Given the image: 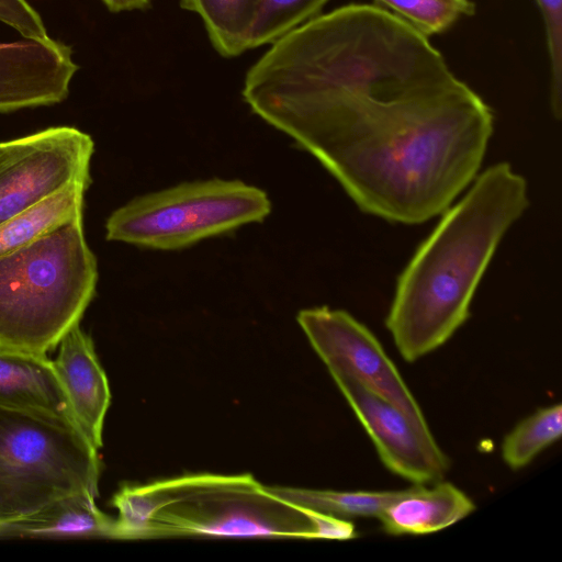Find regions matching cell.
<instances>
[{
    "instance_id": "9a60e30c",
    "label": "cell",
    "mask_w": 562,
    "mask_h": 562,
    "mask_svg": "<svg viewBox=\"0 0 562 562\" xmlns=\"http://www.w3.org/2000/svg\"><path fill=\"white\" fill-rule=\"evenodd\" d=\"M261 0H180L181 9L203 21L214 49L223 57L238 56L249 48L250 35Z\"/></svg>"
},
{
    "instance_id": "44dd1931",
    "label": "cell",
    "mask_w": 562,
    "mask_h": 562,
    "mask_svg": "<svg viewBox=\"0 0 562 562\" xmlns=\"http://www.w3.org/2000/svg\"><path fill=\"white\" fill-rule=\"evenodd\" d=\"M544 27L549 58V102L555 120L562 114V0H535Z\"/></svg>"
},
{
    "instance_id": "ffe728a7",
    "label": "cell",
    "mask_w": 562,
    "mask_h": 562,
    "mask_svg": "<svg viewBox=\"0 0 562 562\" xmlns=\"http://www.w3.org/2000/svg\"><path fill=\"white\" fill-rule=\"evenodd\" d=\"M376 4L404 19L427 36L449 30L463 9L449 0H374Z\"/></svg>"
},
{
    "instance_id": "6da1fadb",
    "label": "cell",
    "mask_w": 562,
    "mask_h": 562,
    "mask_svg": "<svg viewBox=\"0 0 562 562\" xmlns=\"http://www.w3.org/2000/svg\"><path fill=\"white\" fill-rule=\"evenodd\" d=\"M241 93L361 211L392 223L442 214L494 131L493 110L429 36L376 3L341 5L274 41Z\"/></svg>"
},
{
    "instance_id": "3957f363",
    "label": "cell",
    "mask_w": 562,
    "mask_h": 562,
    "mask_svg": "<svg viewBox=\"0 0 562 562\" xmlns=\"http://www.w3.org/2000/svg\"><path fill=\"white\" fill-rule=\"evenodd\" d=\"M111 505L119 512L115 539L356 537L348 519L282 501L250 474H190L124 485Z\"/></svg>"
},
{
    "instance_id": "603a6c76",
    "label": "cell",
    "mask_w": 562,
    "mask_h": 562,
    "mask_svg": "<svg viewBox=\"0 0 562 562\" xmlns=\"http://www.w3.org/2000/svg\"><path fill=\"white\" fill-rule=\"evenodd\" d=\"M109 11L117 13L132 10H147L153 0H102Z\"/></svg>"
},
{
    "instance_id": "52a82bcc",
    "label": "cell",
    "mask_w": 562,
    "mask_h": 562,
    "mask_svg": "<svg viewBox=\"0 0 562 562\" xmlns=\"http://www.w3.org/2000/svg\"><path fill=\"white\" fill-rule=\"evenodd\" d=\"M90 135L56 126L1 142L0 224L29 211L69 184L90 179Z\"/></svg>"
},
{
    "instance_id": "2e32d148",
    "label": "cell",
    "mask_w": 562,
    "mask_h": 562,
    "mask_svg": "<svg viewBox=\"0 0 562 562\" xmlns=\"http://www.w3.org/2000/svg\"><path fill=\"white\" fill-rule=\"evenodd\" d=\"M90 181L91 178L78 180L29 211L0 224V256L60 223L82 217L83 195Z\"/></svg>"
},
{
    "instance_id": "ba28073f",
    "label": "cell",
    "mask_w": 562,
    "mask_h": 562,
    "mask_svg": "<svg viewBox=\"0 0 562 562\" xmlns=\"http://www.w3.org/2000/svg\"><path fill=\"white\" fill-rule=\"evenodd\" d=\"M297 323L329 373H342L378 393L422 429L424 414L380 341L342 310L327 306L302 310Z\"/></svg>"
},
{
    "instance_id": "e0dca14e",
    "label": "cell",
    "mask_w": 562,
    "mask_h": 562,
    "mask_svg": "<svg viewBox=\"0 0 562 562\" xmlns=\"http://www.w3.org/2000/svg\"><path fill=\"white\" fill-rule=\"evenodd\" d=\"M266 490L295 506L322 514L349 519L375 517L394 501L401 491H331L280 485H265Z\"/></svg>"
},
{
    "instance_id": "d4e9b609",
    "label": "cell",
    "mask_w": 562,
    "mask_h": 562,
    "mask_svg": "<svg viewBox=\"0 0 562 562\" xmlns=\"http://www.w3.org/2000/svg\"><path fill=\"white\" fill-rule=\"evenodd\" d=\"M0 146H1V143H0Z\"/></svg>"
},
{
    "instance_id": "5b68a950",
    "label": "cell",
    "mask_w": 562,
    "mask_h": 562,
    "mask_svg": "<svg viewBox=\"0 0 562 562\" xmlns=\"http://www.w3.org/2000/svg\"><path fill=\"white\" fill-rule=\"evenodd\" d=\"M100 470L98 450L70 420L0 407V520L72 494L98 497Z\"/></svg>"
},
{
    "instance_id": "4fadbf2b",
    "label": "cell",
    "mask_w": 562,
    "mask_h": 562,
    "mask_svg": "<svg viewBox=\"0 0 562 562\" xmlns=\"http://www.w3.org/2000/svg\"><path fill=\"white\" fill-rule=\"evenodd\" d=\"M89 493L58 498L37 510L0 520V539H115V519Z\"/></svg>"
},
{
    "instance_id": "cb8c5ba5",
    "label": "cell",
    "mask_w": 562,
    "mask_h": 562,
    "mask_svg": "<svg viewBox=\"0 0 562 562\" xmlns=\"http://www.w3.org/2000/svg\"><path fill=\"white\" fill-rule=\"evenodd\" d=\"M464 10L468 16L475 13V5L470 0H449Z\"/></svg>"
},
{
    "instance_id": "7c38bea8",
    "label": "cell",
    "mask_w": 562,
    "mask_h": 562,
    "mask_svg": "<svg viewBox=\"0 0 562 562\" xmlns=\"http://www.w3.org/2000/svg\"><path fill=\"white\" fill-rule=\"evenodd\" d=\"M0 407L54 415L76 425L53 361L46 355L0 346Z\"/></svg>"
},
{
    "instance_id": "9c48e42d",
    "label": "cell",
    "mask_w": 562,
    "mask_h": 562,
    "mask_svg": "<svg viewBox=\"0 0 562 562\" xmlns=\"http://www.w3.org/2000/svg\"><path fill=\"white\" fill-rule=\"evenodd\" d=\"M330 375L391 472L415 484L443 479L449 460L430 429H422L398 407L351 376Z\"/></svg>"
},
{
    "instance_id": "7a4b0ae2",
    "label": "cell",
    "mask_w": 562,
    "mask_h": 562,
    "mask_svg": "<svg viewBox=\"0 0 562 562\" xmlns=\"http://www.w3.org/2000/svg\"><path fill=\"white\" fill-rule=\"evenodd\" d=\"M528 205L526 179L503 161L442 213L398 276L385 319L402 358L414 362L432 352L469 318L498 244Z\"/></svg>"
},
{
    "instance_id": "d6986e66",
    "label": "cell",
    "mask_w": 562,
    "mask_h": 562,
    "mask_svg": "<svg viewBox=\"0 0 562 562\" xmlns=\"http://www.w3.org/2000/svg\"><path fill=\"white\" fill-rule=\"evenodd\" d=\"M330 0H261L249 48L271 44L321 14Z\"/></svg>"
},
{
    "instance_id": "7402d4cb",
    "label": "cell",
    "mask_w": 562,
    "mask_h": 562,
    "mask_svg": "<svg viewBox=\"0 0 562 562\" xmlns=\"http://www.w3.org/2000/svg\"><path fill=\"white\" fill-rule=\"evenodd\" d=\"M0 21L16 30L22 37H48L40 13L26 0H0Z\"/></svg>"
},
{
    "instance_id": "5bb4252c",
    "label": "cell",
    "mask_w": 562,
    "mask_h": 562,
    "mask_svg": "<svg viewBox=\"0 0 562 562\" xmlns=\"http://www.w3.org/2000/svg\"><path fill=\"white\" fill-rule=\"evenodd\" d=\"M475 509L472 499L456 485L437 481L402 490L378 517L393 536L427 535L442 530Z\"/></svg>"
},
{
    "instance_id": "277c9868",
    "label": "cell",
    "mask_w": 562,
    "mask_h": 562,
    "mask_svg": "<svg viewBox=\"0 0 562 562\" xmlns=\"http://www.w3.org/2000/svg\"><path fill=\"white\" fill-rule=\"evenodd\" d=\"M97 281L82 217L0 256V346L46 355L79 324Z\"/></svg>"
},
{
    "instance_id": "8992f818",
    "label": "cell",
    "mask_w": 562,
    "mask_h": 562,
    "mask_svg": "<svg viewBox=\"0 0 562 562\" xmlns=\"http://www.w3.org/2000/svg\"><path fill=\"white\" fill-rule=\"evenodd\" d=\"M271 211L261 189L239 180L184 182L137 196L106 220V239L176 250L263 221Z\"/></svg>"
},
{
    "instance_id": "30bf717a",
    "label": "cell",
    "mask_w": 562,
    "mask_h": 562,
    "mask_svg": "<svg viewBox=\"0 0 562 562\" xmlns=\"http://www.w3.org/2000/svg\"><path fill=\"white\" fill-rule=\"evenodd\" d=\"M78 68L71 47L49 36L0 42V113L64 101Z\"/></svg>"
},
{
    "instance_id": "8fae6325",
    "label": "cell",
    "mask_w": 562,
    "mask_h": 562,
    "mask_svg": "<svg viewBox=\"0 0 562 562\" xmlns=\"http://www.w3.org/2000/svg\"><path fill=\"white\" fill-rule=\"evenodd\" d=\"M53 367L69 402L74 420L90 442L102 447L104 418L111 402L106 375L98 360L93 341L79 324L59 341Z\"/></svg>"
},
{
    "instance_id": "ac0fdd59",
    "label": "cell",
    "mask_w": 562,
    "mask_h": 562,
    "mask_svg": "<svg viewBox=\"0 0 562 562\" xmlns=\"http://www.w3.org/2000/svg\"><path fill=\"white\" fill-rule=\"evenodd\" d=\"M562 435V405L542 407L520 420L502 443V458L512 470L529 464Z\"/></svg>"
}]
</instances>
